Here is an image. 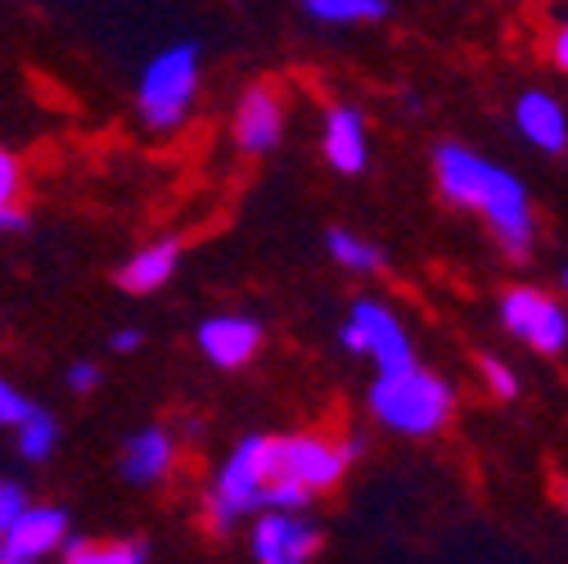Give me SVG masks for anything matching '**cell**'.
Instances as JSON below:
<instances>
[{
    "mask_svg": "<svg viewBox=\"0 0 568 564\" xmlns=\"http://www.w3.org/2000/svg\"><path fill=\"white\" fill-rule=\"evenodd\" d=\"M321 145H325V159H329L334 172L357 177V172L366 168V159H371L366 118H362L357 109H347V104L329 109V118H325V140H321Z\"/></svg>",
    "mask_w": 568,
    "mask_h": 564,
    "instance_id": "5bb4252c",
    "label": "cell"
},
{
    "mask_svg": "<svg viewBox=\"0 0 568 564\" xmlns=\"http://www.w3.org/2000/svg\"><path fill=\"white\" fill-rule=\"evenodd\" d=\"M0 537H6V524H0Z\"/></svg>",
    "mask_w": 568,
    "mask_h": 564,
    "instance_id": "f1b7e54d",
    "label": "cell"
},
{
    "mask_svg": "<svg viewBox=\"0 0 568 564\" xmlns=\"http://www.w3.org/2000/svg\"><path fill=\"white\" fill-rule=\"evenodd\" d=\"M321 546V528L298 511H262L253 524V560L257 564H312Z\"/></svg>",
    "mask_w": 568,
    "mask_h": 564,
    "instance_id": "9c48e42d",
    "label": "cell"
},
{
    "mask_svg": "<svg viewBox=\"0 0 568 564\" xmlns=\"http://www.w3.org/2000/svg\"><path fill=\"white\" fill-rule=\"evenodd\" d=\"M338 339H343L347 352L371 357L375 371H402V366L415 362V348H410L406 325L397 321V312L388 303H375V299H357V303H352V316L343 321Z\"/></svg>",
    "mask_w": 568,
    "mask_h": 564,
    "instance_id": "5b68a950",
    "label": "cell"
},
{
    "mask_svg": "<svg viewBox=\"0 0 568 564\" xmlns=\"http://www.w3.org/2000/svg\"><path fill=\"white\" fill-rule=\"evenodd\" d=\"M307 502H312V492L303 483H294V479L271 474V483L262 487V511H303Z\"/></svg>",
    "mask_w": 568,
    "mask_h": 564,
    "instance_id": "ffe728a7",
    "label": "cell"
},
{
    "mask_svg": "<svg viewBox=\"0 0 568 564\" xmlns=\"http://www.w3.org/2000/svg\"><path fill=\"white\" fill-rule=\"evenodd\" d=\"M456 397L452 384L438 380L434 371H424L419 362L402 366V371H379L371 384V411L379 425H388L393 434L406 439H424V434H438L447 425Z\"/></svg>",
    "mask_w": 568,
    "mask_h": 564,
    "instance_id": "7a4b0ae2",
    "label": "cell"
},
{
    "mask_svg": "<svg viewBox=\"0 0 568 564\" xmlns=\"http://www.w3.org/2000/svg\"><path fill=\"white\" fill-rule=\"evenodd\" d=\"M140 339H145V334L131 330V325H122V330L109 339V348H113V352H135V348H140Z\"/></svg>",
    "mask_w": 568,
    "mask_h": 564,
    "instance_id": "d4e9b609",
    "label": "cell"
},
{
    "mask_svg": "<svg viewBox=\"0 0 568 564\" xmlns=\"http://www.w3.org/2000/svg\"><path fill=\"white\" fill-rule=\"evenodd\" d=\"M357 452H362L357 443H343V447H338V443H325V439H316V434L271 439V465H275V474L303 483L312 497H316V492H325V487H334V483L343 479L347 461L357 456Z\"/></svg>",
    "mask_w": 568,
    "mask_h": 564,
    "instance_id": "8992f818",
    "label": "cell"
},
{
    "mask_svg": "<svg viewBox=\"0 0 568 564\" xmlns=\"http://www.w3.org/2000/svg\"><path fill=\"white\" fill-rule=\"evenodd\" d=\"M515 122H519V135L532 150H541V154H564L568 150V113L555 95H546V91L519 95Z\"/></svg>",
    "mask_w": 568,
    "mask_h": 564,
    "instance_id": "4fadbf2b",
    "label": "cell"
},
{
    "mask_svg": "<svg viewBox=\"0 0 568 564\" xmlns=\"http://www.w3.org/2000/svg\"><path fill=\"white\" fill-rule=\"evenodd\" d=\"M501 325L515 339H524L528 348H537V352H564L568 348V316L541 290H528V285L510 290L501 299Z\"/></svg>",
    "mask_w": 568,
    "mask_h": 564,
    "instance_id": "ba28073f",
    "label": "cell"
},
{
    "mask_svg": "<svg viewBox=\"0 0 568 564\" xmlns=\"http://www.w3.org/2000/svg\"><path fill=\"white\" fill-rule=\"evenodd\" d=\"M434 172H438V185L452 203L460 208H474V213L491 226L496 244H501L515 262L532 253V203H528V190L515 172L487 163L483 154L465 150V145H438L434 154Z\"/></svg>",
    "mask_w": 568,
    "mask_h": 564,
    "instance_id": "6da1fadb",
    "label": "cell"
},
{
    "mask_svg": "<svg viewBox=\"0 0 568 564\" xmlns=\"http://www.w3.org/2000/svg\"><path fill=\"white\" fill-rule=\"evenodd\" d=\"M275 465H271V439L266 434H248L244 443H235V452L226 456V465L217 470L207 487V515L222 533L235 528L244 515L262 511V487L271 483Z\"/></svg>",
    "mask_w": 568,
    "mask_h": 564,
    "instance_id": "277c9868",
    "label": "cell"
},
{
    "mask_svg": "<svg viewBox=\"0 0 568 564\" xmlns=\"http://www.w3.org/2000/svg\"><path fill=\"white\" fill-rule=\"evenodd\" d=\"M194 100H199V46L194 41L163 46L145 68H140L135 113L145 122V131H154V135L181 131Z\"/></svg>",
    "mask_w": 568,
    "mask_h": 564,
    "instance_id": "3957f363",
    "label": "cell"
},
{
    "mask_svg": "<svg viewBox=\"0 0 568 564\" xmlns=\"http://www.w3.org/2000/svg\"><path fill=\"white\" fill-rule=\"evenodd\" d=\"M68 542V515L59 506H23L0 537V564H50Z\"/></svg>",
    "mask_w": 568,
    "mask_h": 564,
    "instance_id": "52a82bcc",
    "label": "cell"
},
{
    "mask_svg": "<svg viewBox=\"0 0 568 564\" xmlns=\"http://www.w3.org/2000/svg\"><path fill=\"white\" fill-rule=\"evenodd\" d=\"M235 145L244 154H271L284 135V104L271 87H248L235 104Z\"/></svg>",
    "mask_w": 568,
    "mask_h": 564,
    "instance_id": "8fae6325",
    "label": "cell"
},
{
    "mask_svg": "<svg viewBox=\"0 0 568 564\" xmlns=\"http://www.w3.org/2000/svg\"><path fill=\"white\" fill-rule=\"evenodd\" d=\"M100 366L95 362H73V366H68V389H73V393H95L100 389Z\"/></svg>",
    "mask_w": 568,
    "mask_h": 564,
    "instance_id": "cb8c5ba5",
    "label": "cell"
},
{
    "mask_svg": "<svg viewBox=\"0 0 568 564\" xmlns=\"http://www.w3.org/2000/svg\"><path fill=\"white\" fill-rule=\"evenodd\" d=\"M307 19L352 28V23H379L388 19V0H303Z\"/></svg>",
    "mask_w": 568,
    "mask_h": 564,
    "instance_id": "2e32d148",
    "label": "cell"
},
{
    "mask_svg": "<svg viewBox=\"0 0 568 564\" xmlns=\"http://www.w3.org/2000/svg\"><path fill=\"white\" fill-rule=\"evenodd\" d=\"M23 222H28V218L19 213V208H10V213H0V231H19Z\"/></svg>",
    "mask_w": 568,
    "mask_h": 564,
    "instance_id": "4316f807",
    "label": "cell"
},
{
    "mask_svg": "<svg viewBox=\"0 0 568 564\" xmlns=\"http://www.w3.org/2000/svg\"><path fill=\"white\" fill-rule=\"evenodd\" d=\"M555 63H559V73H568V23H559L555 32Z\"/></svg>",
    "mask_w": 568,
    "mask_h": 564,
    "instance_id": "484cf974",
    "label": "cell"
},
{
    "mask_svg": "<svg viewBox=\"0 0 568 564\" xmlns=\"http://www.w3.org/2000/svg\"><path fill=\"white\" fill-rule=\"evenodd\" d=\"M564 290H568V266H564Z\"/></svg>",
    "mask_w": 568,
    "mask_h": 564,
    "instance_id": "83f0119b",
    "label": "cell"
},
{
    "mask_svg": "<svg viewBox=\"0 0 568 564\" xmlns=\"http://www.w3.org/2000/svg\"><path fill=\"white\" fill-rule=\"evenodd\" d=\"M478 371H483V380H487V389L496 393V397H519V380H515V371L501 362V357H483L478 362Z\"/></svg>",
    "mask_w": 568,
    "mask_h": 564,
    "instance_id": "7402d4cb",
    "label": "cell"
},
{
    "mask_svg": "<svg viewBox=\"0 0 568 564\" xmlns=\"http://www.w3.org/2000/svg\"><path fill=\"white\" fill-rule=\"evenodd\" d=\"M19 190H23V168L10 150H0V213L19 208Z\"/></svg>",
    "mask_w": 568,
    "mask_h": 564,
    "instance_id": "44dd1931",
    "label": "cell"
},
{
    "mask_svg": "<svg viewBox=\"0 0 568 564\" xmlns=\"http://www.w3.org/2000/svg\"><path fill=\"white\" fill-rule=\"evenodd\" d=\"M122 479L135 483V487H150V483H163L176 465V439L163 430V425H145L135 430L126 443H122Z\"/></svg>",
    "mask_w": 568,
    "mask_h": 564,
    "instance_id": "7c38bea8",
    "label": "cell"
},
{
    "mask_svg": "<svg viewBox=\"0 0 568 564\" xmlns=\"http://www.w3.org/2000/svg\"><path fill=\"white\" fill-rule=\"evenodd\" d=\"M199 352L212 362V366H222V371H240L257 357V348H262V325L253 316H235V312H222V316H207L199 325Z\"/></svg>",
    "mask_w": 568,
    "mask_h": 564,
    "instance_id": "30bf717a",
    "label": "cell"
},
{
    "mask_svg": "<svg viewBox=\"0 0 568 564\" xmlns=\"http://www.w3.org/2000/svg\"><path fill=\"white\" fill-rule=\"evenodd\" d=\"M176 266H181V244H176V240H154V244L135 249V253L122 262L118 285H122L126 294H159L168 280L176 275Z\"/></svg>",
    "mask_w": 568,
    "mask_h": 564,
    "instance_id": "9a60e30c",
    "label": "cell"
},
{
    "mask_svg": "<svg viewBox=\"0 0 568 564\" xmlns=\"http://www.w3.org/2000/svg\"><path fill=\"white\" fill-rule=\"evenodd\" d=\"M325 249H329V258H334L338 266L357 271V275H371V271H379V266H384V253H379L371 240L352 235V231H343V226H334V231L325 235Z\"/></svg>",
    "mask_w": 568,
    "mask_h": 564,
    "instance_id": "e0dca14e",
    "label": "cell"
},
{
    "mask_svg": "<svg viewBox=\"0 0 568 564\" xmlns=\"http://www.w3.org/2000/svg\"><path fill=\"white\" fill-rule=\"evenodd\" d=\"M37 402H28L6 375H0V425H6V430H14L19 425V420H28V411H32Z\"/></svg>",
    "mask_w": 568,
    "mask_h": 564,
    "instance_id": "603a6c76",
    "label": "cell"
},
{
    "mask_svg": "<svg viewBox=\"0 0 568 564\" xmlns=\"http://www.w3.org/2000/svg\"><path fill=\"white\" fill-rule=\"evenodd\" d=\"M14 439H19V456L23 461H50V452L59 443V425H54V415L45 406H32L28 420L14 425Z\"/></svg>",
    "mask_w": 568,
    "mask_h": 564,
    "instance_id": "ac0fdd59",
    "label": "cell"
},
{
    "mask_svg": "<svg viewBox=\"0 0 568 564\" xmlns=\"http://www.w3.org/2000/svg\"><path fill=\"white\" fill-rule=\"evenodd\" d=\"M68 560L63 564H145V546L140 542H63Z\"/></svg>",
    "mask_w": 568,
    "mask_h": 564,
    "instance_id": "d6986e66",
    "label": "cell"
}]
</instances>
